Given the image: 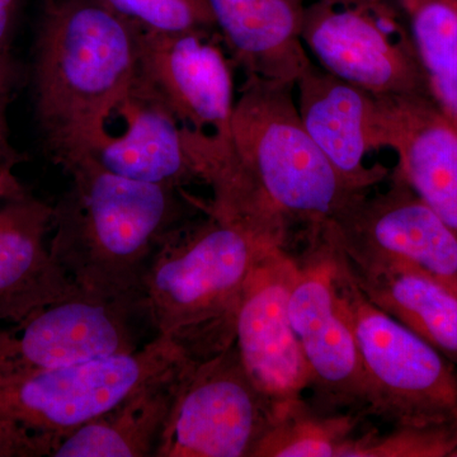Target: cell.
<instances>
[{"label": "cell", "instance_id": "cell-1", "mask_svg": "<svg viewBox=\"0 0 457 457\" xmlns=\"http://www.w3.org/2000/svg\"><path fill=\"white\" fill-rule=\"evenodd\" d=\"M62 168L71 182L54 206L51 255L83 293L137 309L147 262L183 222L182 189L125 179L84 161Z\"/></svg>", "mask_w": 457, "mask_h": 457}, {"label": "cell", "instance_id": "cell-12", "mask_svg": "<svg viewBox=\"0 0 457 457\" xmlns=\"http://www.w3.org/2000/svg\"><path fill=\"white\" fill-rule=\"evenodd\" d=\"M297 269L286 246H264L246 278L237 312L236 345L243 368L273 405L302 398L309 387L288 312Z\"/></svg>", "mask_w": 457, "mask_h": 457}, {"label": "cell", "instance_id": "cell-29", "mask_svg": "<svg viewBox=\"0 0 457 457\" xmlns=\"http://www.w3.org/2000/svg\"><path fill=\"white\" fill-rule=\"evenodd\" d=\"M450 457H457V446L453 449V453H450Z\"/></svg>", "mask_w": 457, "mask_h": 457}, {"label": "cell", "instance_id": "cell-9", "mask_svg": "<svg viewBox=\"0 0 457 457\" xmlns=\"http://www.w3.org/2000/svg\"><path fill=\"white\" fill-rule=\"evenodd\" d=\"M275 408L252 383L234 345L197 363L155 457H251Z\"/></svg>", "mask_w": 457, "mask_h": 457}, {"label": "cell", "instance_id": "cell-11", "mask_svg": "<svg viewBox=\"0 0 457 457\" xmlns=\"http://www.w3.org/2000/svg\"><path fill=\"white\" fill-rule=\"evenodd\" d=\"M323 228L343 251L413 267L457 293V231L398 173L386 191L357 198Z\"/></svg>", "mask_w": 457, "mask_h": 457}, {"label": "cell", "instance_id": "cell-7", "mask_svg": "<svg viewBox=\"0 0 457 457\" xmlns=\"http://www.w3.org/2000/svg\"><path fill=\"white\" fill-rule=\"evenodd\" d=\"M51 158L62 167L84 161L125 179L180 189L197 179L182 126L139 69L130 84Z\"/></svg>", "mask_w": 457, "mask_h": 457}, {"label": "cell", "instance_id": "cell-26", "mask_svg": "<svg viewBox=\"0 0 457 457\" xmlns=\"http://www.w3.org/2000/svg\"><path fill=\"white\" fill-rule=\"evenodd\" d=\"M20 161V155L12 145L0 143V201L5 203L29 195L14 171V167Z\"/></svg>", "mask_w": 457, "mask_h": 457}, {"label": "cell", "instance_id": "cell-19", "mask_svg": "<svg viewBox=\"0 0 457 457\" xmlns=\"http://www.w3.org/2000/svg\"><path fill=\"white\" fill-rule=\"evenodd\" d=\"M197 363L183 359L153 376L107 413L62 437L51 457H155Z\"/></svg>", "mask_w": 457, "mask_h": 457}, {"label": "cell", "instance_id": "cell-13", "mask_svg": "<svg viewBox=\"0 0 457 457\" xmlns=\"http://www.w3.org/2000/svg\"><path fill=\"white\" fill-rule=\"evenodd\" d=\"M139 71L192 134L231 137L236 90L230 62L207 32L140 29Z\"/></svg>", "mask_w": 457, "mask_h": 457}, {"label": "cell", "instance_id": "cell-25", "mask_svg": "<svg viewBox=\"0 0 457 457\" xmlns=\"http://www.w3.org/2000/svg\"><path fill=\"white\" fill-rule=\"evenodd\" d=\"M59 441L55 436L0 420V457L51 456Z\"/></svg>", "mask_w": 457, "mask_h": 457}, {"label": "cell", "instance_id": "cell-16", "mask_svg": "<svg viewBox=\"0 0 457 457\" xmlns=\"http://www.w3.org/2000/svg\"><path fill=\"white\" fill-rule=\"evenodd\" d=\"M303 128L350 187L371 192L389 176L381 164L365 158L380 149L376 98L312 62L295 86Z\"/></svg>", "mask_w": 457, "mask_h": 457}, {"label": "cell", "instance_id": "cell-28", "mask_svg": "<svg viewBox=\"0 0 457 457\" xmlns=\"http://www.w3.org/2000/svg\"><path fill=\"white\" fill-rule=\"evenodd\" d=\"M21 0H0V60H12L11 47Z\"/></svg>", "mask_w": 457, "mask_h": 457}, {"label": "cell", "instance_id": "cell-17", "mask_svg": "<svg viewBox=\"0 0 457 457\" xmlns=\"http://www.w3.org/2000/svg\"><path fill=\"white\" fill-rule=\"evenodd\" d=\"M54 206L32 197L0 207V327L79 291L51 255Z\"/></svg>", "mask_w": 457, "mask_h": 457}, {"label": "cell", "instance_id": "cell-5", "mask_svg": "<svg viewBox=\"0 0 457 457\" xmlns=\"http://www.w3.org/2000/svg\"><path fill=\"white\" fill-rule=\"evenodd\" d=\"M329 245L337 290L359 345L366 416L392 426L456 420L457 365L370 303Z\"/></svg>", "mask_w": 457, "mask_h": 457}, {"label": "cell", "instance_id": "cell-4", "mask_svg": "<svg viewBox=\"0 0 457 457\" xmlns=\"http://www.w3.org/2000/svg\"><path fill=\"white\" fill-rule=\"evenodd\" d=\"M295 86L246 75L237 98L231 139L270 206L305 236L320 230L354 200L350 187L303 128Z\"/></svg>", "mask_w": 457, "mask_h": 457}, {"label": "cell", "instance_id": "cell-6", "mask_svg": "<svg viewBox=\"0 0 457 457\" xmlns=\"http://www.w3.org/2000/svg\"><path fill=\"white\" fill-rule=\"evenodd\" d=\"M183 359L187 357L176 345L154 337L132 353L65 368L0 375V420L62 440Z\"/></svg>", "mask_w": 457, "mask_h": 457}, {"label": "cell", "instance_id": "cell-18", "mask_svg": "<svg viewBox=\"0 0 457 457\" xmlns=\"http://www.w3.org/2000/svg\"><path fill=\"white\" fill-rule=\"evenodd\" d=\"M370 303L457 365V293L422 270L343 251L327 236Z\"/></svg>", "mask_w": 457, "mask_h": 457}, {"label": "cell", "instance_id": "cell-8", "mask_svg": "<svg viewBox=\"0 0 457 457\" xmlns=\"http://www.w3.org/2000/svg\"><path fill=\"white\" fill-rule=\"evenodd\" d=\"M288 302L314 407L365 414L366 383L356 337L337 290L332 249L323 231L306 237ZM366 416V414H365Z\"/></svg>", "mask_w": 457, "mask_h": 457}, {"label": "cell", "instance_id": "cell-22", "mask_svg": "<svg viewBox=\"0 0 457 457\" xmlns=\"http://www.w3.org/2000/svg\"><path fill=\"white\" fill-rule=\"evenodd\" d=\"M429 97L457 128V0H407Z\"/></svg>", "mask_w": 457, "mask_h": 457}, {"label": "cell", "instance_id": "cell-14", "mask_svg": "<svg viewBox=\"0 0 457 457\" xmlns=\"http://www.w3.org/2000/svg\"><path fill=\"white\" fill-rule=\"evenodd\" d=\"M302 38L321 69L376 97L428 95L411 41H394L356 9L323 3L303 11Z\"/></svg>", "mask_w": 457, "mask_h": 457}, {"label": "cell", "instance_id": "cell-2", "mask_svg": "<svg viewBox=\"0 0 457 457\" xmlns=\"http://www.w3.org/2000/svg\"><path fill=\"white\" fill-rule=\"evenodd\" d=\"M267 245H275L209 212L203 221L182 222L147 262L137 294L140 317L188 360L213 359L236 345L245 281Z\"/></svg>", "mask_w": 457, "mask_h": 457}, {"label": "cell", "instance_id": "cell-3", "mask_svg": "<svg viewBox=\"0 0 457 457\" xmlns=\"http://www.w3.org/2000/svg\"><path fill=\"white\" fill-rule=\"evenodd\" d=\"M140 29L102 0H46L33 62L36 116L50 155L134 79Z\"/></svg>", "mask_w": 457, "mask_h": 457}, {"label": "cell", "instance_id": "cell-24", "mask_svg": "<svg viewBox=\"0 0 457 457\" xmlns=\"http://www.w3.org/2000/svg\"><path fill=\"white\" fill-rule=\"evenodd\" d=\"M146 32L179 35L209 32L215 25L209 0H102Z\"/></svg>", "mask_w": 457, "mask_h": 457}, {"label": "cell", "instance_id": "cell-10", "mask_svg": "<svg viewBox=\"0 0 457 457\" xmlns=\"http://www.w3.org/2000/svg\"><path fill=\"white\" fill-rule=\"evenodd\" d=\"M129 303L78 291L13 326L0 327V375L65 368L140 350Z\"/></svg>", "mask_w": 457, "mask_h": 457}, {"label": "cell", "instance_id": "cell-15", "mask_svg": "<svg viewBox=\"0 0 457 457\" xmlns=\"http://www.w3.org/2000/svg\"><path fill=\"white\" fill-rule=\"evenodd\" d=\"M378 140L399 159L396 173L457 231V128L428 95L378 96Z\"/></svg>", "mask_w": 457, "mask_h": 457}, {"label": "cell", "instance_id": "cell-23", "mask_svg": "<svg viewBox=\"0 0 457 457\" xmlns=\"http://www.w3.org/2000/svg\"><path fill=\"white\" fill-rule=\"evenodd\" d=\"M456 446L457 420L357 433L343 457H450Z\"/></svg>", "mask_w": 457, "mask_h": 457}, {"label": "cell", "instance_id": "cell-20", "mask_svg": "<svg viewBox=\"0 0 457 457\" xmlns=\"http://www.w3.org/2000/svg\"><path fill=\"white\" fill-rule=\"evenodd\" d=\"M234 60L246 75L296 86L312 64L299 0H209Z\"/></svg>", "mask_w": 457, "mask_h": 457}, {"label": "cell", "instance_id": "cell-21", "mask_svg": "<svg viewBox=\"0 0 457 457\" xmlns=\"http://www.w3.org/2000/svg\"><path fill=\"white\" fill-rule=\"evenodd\" d=\"M361 411H324L303 398L276 405L251 457H343L365 420Z\"/></svg>", "mask_w": 457, "mask_h": 457}, {"label": "cell", "instance_id": "cell-27", "mask_svg": "<svg viewBox=\"0 0 457 457\" xmlns=\"http://www.w3.org/2000/svg\"><path fill=\"white\" fill-rule=\"evenodd\" d=\"M17 84V71L12 60H0V143L11 145L7 108Z\"/></svg>", "mask_w": 457, "mask_h": 457}]
</instances>
